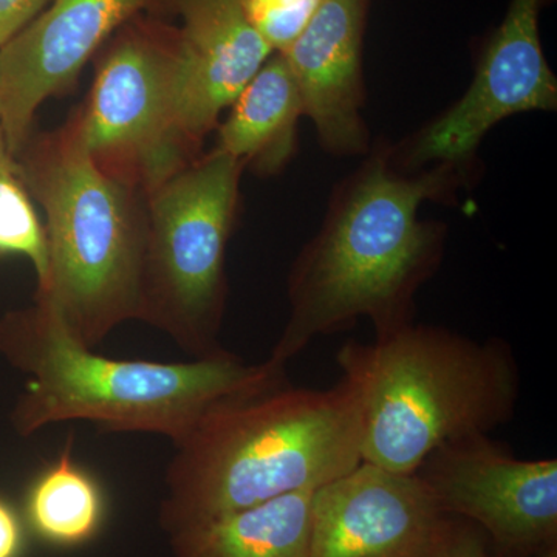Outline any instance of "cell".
<instances>
[{"label": "cell", "instance_id": "obj_1", "mask_svg": "<svg viewBox=\"0 0 557 557\" xmlns=\"http://www.w3.org/2000/svg\"><path fill=\"white\" fill-rule=\"evenodd\" d=\"M376 150L333 194L321 230L289 271V317L269 361L287 368L321 336L372 322L375 336L413 321L418 289L437 273L446 226L418 219L421 205L448 197L460 168L438 163L417 175Z\"/></svg>", "mask_w": 557, "mask_h": 557}, {"label": "cell", "instance_id": "obj_2", "mask_svg": "<svg viewBox=\"0 0 557 557\" xmlns=\"http://www.w3.org/2000/svg\"><path fill=\"white\" fill-rule=\"evenodd\" d=\"M354 388L288 381L225 399L174 446L159 511L166 534L327 485L362 461Z\"/></svg>", "mask_w": 557, "mask_h": 557}, {"label": "cell", "instance_id": "obj_3", "mask_svg": "<svg viewBox=\"0 0 557 557\" xmlns=\"http://www.w3.org/2000/svg\"><path fill=\"white\" fill-rule=\"evenodd\" d=\"M0 350L30 376L13 412L25 437L89 421L104 432L163 435L177 446L220 403L287 380V368L269 359L249 364L230 350L183 362L102 357L39 302L0 324Z\"/></svg>", "mask_w": 557, "mask_h": 557}, {"label": "cell", "instance_id": "obj_4", "mask_svg": "<svg viewBox=\"0 0 557 557\" xmlns=\"http://www.w3.org/2000/svg\"><path fill=\"white\" fill-rule=\"evenodd\" d=\"M361 409L362 461L413 474L438 446L509 423L520 368L507 341H475L438 325H403L336 351Z\"/></svg>", "mask_w": 557, "mask_h": 557}, {"label": "cell", "instance_id": "obj_5", "mask_svg": "<svg viewBox=\"0 0 557 557\" xmlns=\"http://www.w3.org/2000/svg\"><path fill=\"white\" fill-rule=\"evenodd\" d=\"M25 180L46 212L49 276L38 300L90 348L141 321L146 218L72 127L39 146Z\"/></svg>", "mask_w": 557, "mask_h": 557}, {"label": "cell", "instance_id": "obj_6", "mask_svg": "<svg viewBox=\"0 0 557 557\" xmlns=\"http://www.w3.org/2000/svg\"><path fill=\"white\" fill-rule=\"evenodd\" d=\"M244 163L215 149L153 188L146 218L143 322L193 359L215 357L225 314L226 247Z\"/></svg>", "mask_w": 557, "mask_h": 557}, {"label": "cell", "instance_id": "obj_7", "mask_svg": "<svg viewBox=\"0 0 557 557\" xmlns=\"http://www.w3.org/2000/svg\"><path fill=\"white\" fill-rule=\"evenodd\" d=\"M413 474L446 515L479 527L505 557L557 549L556 458H519L475 434L438 446Z\"/></svg>", "mask_w": 557, "mask_h": 557}, {"label": "cell", "instance_id": "obj_8", "mask_svg": "<svg viewBox=\"0 0 557 557\" xmlns=\"http://www.w3.org/2000/svg\"><path fill=\"white\" fill-rule=\"evenodd\" d=\"M174 49L145 35L121 39L102 62L89 108L72 127L98 163L134 161L153 188L175 174L186 141L175 110Z\"/></svg>", "mask_w": 557, "mask_h": 557}, {"label": "cell", "instance_id": "obj_9", "mask_svg": "<svg viewBox=\"0 0 557 557\" xmlns=\"http://www.w3.org/2000/svg\"><path fill=\"white\" fill-rule=\"evenodd\" d=\"M457 520L417 474L361 461L314 491L310 557H437Z\"/></svg>", "mask_w": 557, "mask_h": 557}, {"label": "cell", "instance_id": "obj_10", "mask_svg": "<svg viewBox=\"0 0 557 557\" xmlns=\"http://www.w3.org/2000/svg\"><path fill=\"white\" fill-rule=\"evenodd\" d=\"M542 0H512L483 51L467 94L432 121L406 149L408 166L461 168L496 124L533 110H555L557 83L539 36Z\"/></svg>", "mask_w": 557, "mask_h": 557}, {"label": "cell", "instance_id": "obj_11", "mask_svg": "<svg viewBox=\"0 0 557 557\" xmlns=\"http://www.w3.org/2000/svg\"><path fill=\"white\" fill-rule=\"evenodd\" d=\"M152 0H51L0 47V131L13 156L36 109L79 75L110 33Z\"/></svg>", "mask_w": 557, "mask_h": 557}, {"label": "cell", "instance_id": "obj_12", "mask_svg": "<svg viewBox=\"0 0 557 557\" xmlns=\"http://www.w3.org/2000/svg\"><path fill=\"white\" fill-rule=\"evenodd\" d=\"M183 27L174 49L175 110L186 141L214 127L274 53L242 0H177Z\"/></svg>", "mask_w": 557, "mask_h": 557}, {"label": "cell", "instance_id": "obj_13", "mask_svg": "<svg viewBox=\"0 0 557 557\" xmlns=\"http://www.w3.org/2000/svg\"><path fill=\"white\" fill-rule=\"evenodd\" d=\"M368 0H322L298 39L282 51L298 83L304 115L336 156L368 150L361 51Z\"/></svg>", "mask_w": 557, "mask_h": 557}, {"label": "cell", "instance_id": "obj_14", "mask_svg": "<svg viewBox=\"0 0 557 557\" xmlns=\"http://www.w3.org/2000/svg\"><path fill=\"white\" fill-rule=\"evenodd\" d=\"M220 126L219 148L265 174L281 171L296 149L304 115L298 83L284 54H271L231 106Z\"/></svg>", "mask_w": 557, "mask_h": 557}, {"label": "cell", "instance_id": "obj_15", "mask_svg": "<svg viewBox=\"0 0 557 557\" xmlns=\"http://www.w3.org/2000/svg\"><path fill=\"white\" fill-rule=\"evenodd\" d=\"M313 490L168 534L174 557H310Z\"/></svg>", "mask_w": 557, "mask_h": 557}, {"label": "cell", "instance_id": "obj_16", "mask_svg": "<svg viewBox=\"0 0 557 557\" xmlns=\"http://www.w3.org/2000/svg\"><path fill=\"white\" fill-rule=\"evenodd\" d=\"M33 528L49 542L78 545L97 533L102 518L100 487L72 458V442L33 485L27 502Z\"/></svg>", "mask_w": 557, "mask_h": 557}, {"label": "cell", "instance_id": "obj_17", "mask_svg": "<svg viewBox=\"0 0 557 557\" xmlns=\"http://www.w3.org/2000/svg\"><path fill=\"white\" fill-rule=\"evenodd\" d=\"M0 255H20L30 260L38 274V287L49 276L46 228L10 163L0 168Z\"/></svg>", "mask_w": 557, "mask_h": 557}, {"label": "cell", "instance_id": "obj_18", "mask_svg": "<svg viewBox=\"0 0 557 557\" xmlns=\"http://www.w3.org/2000/svg\"><path fill=\"white\" fill-rule=\"evenodd\" d=\"M322 0H242L245 13L270 49L282 53L298 39Z\"/></svg>", "mask_w": 557, "mask_h": 557}, {"label": "cell", "instance_id": "obj_19", "mask_svg": "<svg viewBox=\"0 0 557 557\" xmlns=\"http://www.w3.org/2000/svg\"><path fill=\"white\" fill-rule=\"evenodd\" d=\"M51 0H0V47L46 9Z\"/></svg>", "mask_w": 557, "mask_h": 557}, {"label": "cell", "instance_id": "obj_20", "mask_svg": "<svg viewBox=\"0 0 557 557\" xmlns=\"http://www.w3.org/2000/svg\"><path fill=\"white\" fill-rule=\"evenodd\" d=\"M437 557H493L487 552L485 537L482 536L478 527L457 520L456 530L450 536L448 544ZM541 557H557V549Z\"/></svg>", "mask_w": 557, "mask_h": 557}, {"label": "cell", "instance_id": "obj_21", "mask_svg": "<svg viewBox=\"0 0 557 557\" xmlns=\"http://www.w3.org/2000/svg\"><path fill=\"white\" fill-rule=\"evenodd\" d=\"M22 548V528L13 509L0 500V557H17Z\"/></svg>", "mask_w": 557, "mask_h": 557}, {"label": "cell", "instance_id": "obj_22", "mask_svg": "<svg viewBox=\"0 0 557 557\" xmlns=\"http://www.w3.org/2000/svg\"><path fill=\"white\" fill-rule=\"evenodd\" d=\"M9 152H7L5 139H3L2 131H0V168L9 164Z\"/></svg>", "mask_w": 557, "mask_h": 557}]
</instances>
